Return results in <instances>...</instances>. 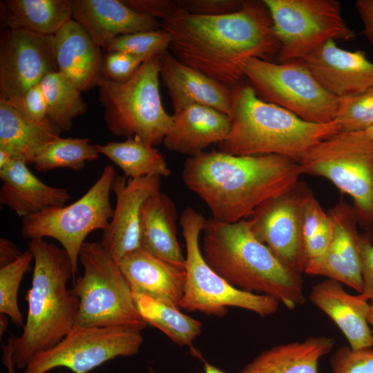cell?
I'll list each match as a JSON object with an SVG mask.
<instances>
[{
	"label": "cell",
	"instance_id": "6da1fadb",
	"mask_svg": "<svg viewBox=\"0 0 373 373\" xmlns=\"http://www.w3.org/2000/svg\"><path fill=\"white\" fill-rule=\"evenodd\" d=\"M160 23L171 36L175 58L230 87L245 78V61L268 60L280 50L264 0H242L238 11L218 16L180 10Z\"/></svg>",
	"mask_w": 373,
	"mask_h": 373
},
{
	"label": "cell",
	"instance_id": "7a4b0ae2",
	"mask_svg": "<svg viewBox=\"0 0 373 373\" xmlns=\"http://www.w3.org/2000/svg\"><path fill=\"white\" fill-rule=\"evenodd\" d=\"M303 174L298 162L284 156L235 155L213 150L189 157L182 178L209 207L212 218L233 223L290 191Z\"/></svg>",
	"mask_w": 373,
	"mask_h": 373
},
{
	"label": "cell",
	"instance_id": "3957f363",
	"mask_svg": "<svg viewBox=\"0 0 373 373\" xmlns=\"http://www.w3.org/2000/svg\"><path fill=\"white\" fill-rule=\"evenodd\" d=\"M201 236L204 260L232 286L271 296L289 309L305 303L300 274L260 242L246 220H206Z\"/></svg>",
	"mask_w": 373,
	"mask_h": 373
},
{
	"label": "cell",
	"instance_id": "277c9868",
	"mask_svg": "<svg viewBox=\"0 0 373 373\" xmlns=\"http://www.w3.org/2000/svg\"><path fill=\"white\" fill-rule=\"evenodd\" d=\"M231 128L218 144L235 155H278L300 162L321 142L340 133L336 121L316 124L260 99L249 83L231 87Z\"/></svg>",
	"mask_w": 373,
	"mask_h": 373
},
{
	"label": "cell",
	"instance_id": "5b68a950",
	"mask_svg": "<svg viewBox=\"0 0 373 373\" xmlns=\"http://www.w3.org/2000/svg\"><path fill=\"white\" fill-rule=\"evenodd\" d=\"M28 250L33 256L34 268L26 296L28 314L13 353L19 370L36 354L59 343L74 327L79 310L78 298L67 289L68 280L73 279L68 253L44 238L30 240Z\"/></svg>",
	"mask_w": 373,
	"mask_h": 373
},
{
	"label": "cell",
	"instance_id": "8992f818",
	"mask_svg": "<svg viewBox=\"0 0 373 373\" xmlns=\"http://www.w3.org/2000/svg\"><path fill=\"white\" fill-rule=\"evenodd\" d=\"M83 274L70 289L79 300L75 327L120 326L142 331L146 324L117 262L99 242L86 241L79 255Z\"/></svg>",
	"mask_w": 373,
	"mask_h": 373
},
{
	"label": "cell",
	"instance_id": "52a82bcc",
	"mask_svg": "<svg viewBox=\"0 0 373 373\" xmlns=\"http://www.w3.org/2000/svg\"><path fill=\"white\" fill-rule=\"evenodd\" d=\"M159 56L144 61L125 83L102 77L97 86L108 131L117 136L139 137L153 146L162 143L173 116L164 109L160 93Z\"/></svg>",
	"mask_w": 373,
	"mask_h": 373
},
{
	"label": "cell",
	"instance_id": "ba28073f",
	"mask_svg": "<svg viewBox=\"0 0 373 373\" xmlns=\"http://www.w3.org/2000/svg\"><path fill=\"white\" fill-rule=\"evenodd\" d=\"M206 220L192 207L186 208L180 216L186 247V279L180 308L216 316L226 315L229 307L247 309L262 317L275 314L279 307L278 300L232 286L206 262L200 247Z\"/></svg>",
	"mask_w": 373,
	"mask_h": 373
},
{
	"label": "cell",
	"instance_id": "9c48e42d",
	"mask_svg": "<svg viewBox=\"0 0 373 373\" xmlns=\"http://www.w3.org/2000/svg\"><path fill=\"white\" fill-rule=\"evenodd\" d=\"M303 174L323 177L353 200L358 222L373 231V138L338 133L314 146L299 162Z\"/></svg>",
	"mask_w": 373,
	"mask_h": 373
},
{
	"label": "cell",
	"instance_id": "30bf717a",
	"mask_svg": "<svg viewBox=\"0 0 373 373\" xmlns=\"http://www.w3.org/2000/svg\"><path fill=\"white\" fill-rule=\"evenodd\" d=\"M116 175L113 166L107 164L95 184L77 200L22 218L21 233L24 238L47 237L61 244L70 258L73 281L78 270L79 251L86 237L94 231H104L113 217L110 194Z\"/></svg>",
	"mask_w": 373,
	"mask_h": 373
},
{
	"label": "cell",
	"instance_id": "8fae6325",
	"mask_svg": "<svg viewBox=\"0 0 373 373\" xmlns=\"http://www.w3.org/2000/svg\"><path fill=\"white\" fill-rule=\"evenodd\" d=\"M242 70L244 77L264 101L309 122L335 120L341 98L326 90L300 61L274 63L252 58L245 61Z\"/></svg>",
	"mask_w": 373,
	"mask_h": 373
},
{
	"label": "cell",
	"instance_id": "7c38bea8",
	"mask_svg": "<svg viewBox=\"0 0 373 373\" xmlns=\"http://www.w3.org/2000/svg\"><path fill=\"white\" fill-rule=\"evenodd\" d=\"M280 44V63L301 60L329 41H350L356 33L337 0H264Z\"/></svg>",
	"mask_w": 373,
	"mask_h": 373
},
{
	"label": "cell",
	"instance_id": "4fadbf2b",
	"mask_svg": "<svg viewBox=\"0 0 373 373\" xmlns=\"http://www.w3.org/2000/svg\"><path fill=\"white\" fill-rule=\"evenodd\" d=\"M143 343L141 331L120 326L73 327L53 347L36 354L23 373H47L66 367L73 373H88L119 356L129 357Z\"/></svg>",
	"mask_w": 373,
	"mask_h": 373
},
{
	"label": "cell",
	"instance_id": "5bb4252c",
	"mask_svg": "<svg viewBox=\"0 0 373 373\" xmlns=\"http://www.w3.org/2000/svg\"><path fill=\"white\" fill-rule=\"evenodd\" d=\"M311 190L298 182L288 192L267 201L246 220L255 236L294 271L304 272L302 211Z\"/></svg>",
	"mask_w": 373,
	"mask_h": 373
},
{
	"label": "cell",
	"instance_id": "9a60e30c",
	"mask_svg": "<svg viewBox=\"0 0 373 373\" xmlns=\"http://www.w3.org/2000/svg\"><path fill=\"white\" fill-rule=\"evenodd\" d=\"M52 71H58L54 35L24 30L5 32L0 46V99L19 97Z\"/></svg>",
	"mask_w": 373,
	"mask_h": 373
},
{
	"label": "cell",
	"instance_id": "2e32d148",
	"mask_svg": "<svg viewBox=\"0 0 373 373\" xmlns=\"http://www.w3.org/2000/svg\"><path fill=\"white\" fill-rule=\"evenodd\" d=\"M334 233L332 241L320 257L307 263L304 272L325 276L343 283L359 293L363 289L361 236L354 207L341 202L331 208Z\"/></svg>",
	"mask_w": 373,
	"mask_h": 373
},
{
	"label": "cell",
	"instance_id": "e0dca14e",
	"mask_svg": "<svg viewBox=\"0 0 373 373\" xmlns=\"http://www.w3.org/2000/svg\"><path fill=\"white\" fill-rule=\"evenodd\" d=\"M160 179L155 175L134 179L124 175L115 178L112 191L116 196V204L99 242L117 262L140 247L141 208L148 198L160 191Z\"/></svg>",
	"mask_w": 373,
	"mask_h": 373
},
{
	"label": "cell",
	"instance_id": "ac0fdd59",
	"mask_svg": "<svg viewBox=\"0 0 373 373\" xmlns=\"http://www.w3.org/2000/svg\"><path fill=\"white\" fill-rule=\"evenodd\" d=\"M300 61L318 82L338 98L373 88V62L365 51L345 50L329 41Z\"/></svg>",
	"mask_w": 373,
	"mask_h": 373
},
{
	"label": "cell",
	"instance_id": "d6986e66",
	"mask_svg": "<svg viewBox=\"0 0 373 373\" xmlns=\"http://www.w3.org/2000/svg\"><path fill=\"white\" fill-rule=\"evenodd\" d=\"M160 76L171 97L173 113L194 104L229 116L232 88L184 64L169 50L159 56Z\"/></svg>",
	"mask_w": 373,
	"mask_h": 373
},
{
	"label": "cell",
	"instance_id": "ffe728a7",
	"mask_svg": "<svg viewBox=\"0 0 373 373\" xmlns=\"http://www.w3.org/2000/svg\"><path fill=\"white\" fill-rule=\"evenodd\" d=\"M73 19L99 48L105 50L119 36L160 28L155 18L135 11L119 0L73 1Z\"/></svg>",
	"mask_w": 373,
	"mask_h": 373
},
{
	"label": "cell",
	"instance_id": "44dd1931",
	"mask_svg": "<svg viewBox=\"0 0 373 373\" xmlns=\"http://www.w3.org/2000/svg\"><path fill=\"white\" fill-rule=\"evenodd\" d=\"M118 266L132 293L144 294L180 308L185 269L139 247L127 254Z\"/></svg>",
	"mask_w": 373,
	"mask_h": 373
},
{
	"label": "cell",
	"instance_id": "7402d4cb",
	"mask_svg": "<svg viewBox=\"0 0 373 373\" xmlns=\"http://www.w3.org/2000/svg\"><path fill=\"white\" fill-rule=\"evenodd\" d=\"M309 299L338 327L351 349L373 347L367 318L370 302L361 294H348L342 283L327 278L313 287Z\"/></svg>",
	"mask_w": 373,
	"mask_h": 373
},
{
	"label": "cell",
	"instance_id": "603a6c76",
	"mask_svg": "<svg viewBox=\"0 0 373 373\" xmlns=\"http://www.w3.org/2000/svg\"><path fill=\"white\" fill-rule=\"evenodd\" d=\"M172 116V124L162 143L166 149L189 157L224 140L231 128L229 115L206 106L191 105Z\"/></svg>",
	"mask_w": 373,
	"mask_h": 373
},
{
	"label": "cell",
	"instance_id": "cb8c5ba5",
	"mask_svg": "<svg viewBox=\"0 0 373 373\" xmlns=\"http://www.w3.org/2000/svg\"><path fill=\"white\" fill-rule=\"evenodd\" d=\"M57 69L81 91L97 86L102 77L103 57L87 31L73 19L54 35Z\"/></svg>",
	"mask_w": 373,
	"mask_h": 373
},
{
	"label": "cell",
	"instance_id": "d4e9b609",
	"mask_svg": "<svg viewBox=\"0 0 373 373\" xmlns=\"http://www.w3.org/2000/svg\"><path fill=\"white\" fill-rule=\"evenodd\" d=\"M0 202L22 218L48 208L64 206L68 189L49 186L37 178L25 162L15 160L0 171Z\"/></svg>",
	"mask_w": 373,
	"mask_h": 373
},
{
	"label": "cell",
	"instance_id": "484cf974",
	"mask_svg": "<svg viewBox=\"0 0 373 373\" xmlns=\"http://www.w3.org/2000/svg\"><path fill=\"white\" fill-rule=\"evenodd\" d=\"M178 213L173 201L161 191L143 203L140 218V247L184 269L185 256L178 239Z\"/></svg>",
	"mask_w": 373,
	"mask_h": 373
},
{
	"label": "cell",
	"instance_id": "4316f807",
	"mask_svg": "<svg viewBox=\"0 0 373 373\" xmlns=\"http://www.w3.org/2000/svg\"><path fill=\"white\" fill-rule=\"evenodd\" d=\"M334 344L332 338L321 336L278 345L258 354L241 373H318L319 360Z\"/></svg>",
	"mask_w": 373,
	"mask_h": 373
},
{
	"label": "cell",
	"instance_id": "83f0119b",
	"mask_svg": "<svg viewBox=\"0 0 373 373\" xmlns=\"http://www.w3.org/2000/svg\"><path fill=\"white\" fill-rule=\"evenodd\" d=\"M59 134L49 119L32 120L0 99V149L15 160L32 164L39 150Z\"/></svg>",
	"mask_w": 373,
	"mask_h": 373
},
{
	"label": "cell",
	"instance_id": "f1b7e54d",
	"mask_svg": "<svg viewBox=\"0 0 373 373\" xmlns=\"http://www.w3.org/2000/svg\"><path fill=\"white\" fill-rule=\"evenodd\" d=\"M71 0H5L1 19L10 30H24L41 35H55L73 19Z\"/></svg>",
	"mask_w": 373,
	"mask_h": 373
},
{
	"label": "cell",
	"instance_id": "f546056e",
	"mask_svg": "<svg viewBox=\"0 0 373 373\" xmlns=\"http://www.w3.org/2000/svg\"><path fill=\"white\" fill-rule=\"evenodd\" d=\"M99 154L107 157L124 173L127 178L155 175L168 177L171 170L163 155L155 146L137 137L123 142H109L97 144Z\"/></svg>",
	"mask_w": 373,
	"mask_h": 373
},
{
	"label": "cell",
	"instance_id": "4dcf8cb0",
	"mask_svg": "<svg viewBox=\"0 0 373 373\" xmlns=\"http://www.w3.org/2000/svg\"><path fill=\"white\" fill-rule=\"evenodd\" d=\"M133 297L146 324L157 328L179 346H191L201 333L202 323L180 312V308L144 294L133 293Z\"/></svg>",
	"mask_w": 373,
	"mask_h": 373
},
{
	"label": "cell",
	"instance_id": "1f68e13d",
	"mask_svg": "<svg viewBox=\"0 0 373 373\" xmlns=\"http://www.w3.org/2000/svg\"><path fill=\"white\" fill-rule=\"evenodd\" d=\"M40 85L46 102L48 119L60 133L70 131L73 119L87 108L82 91L59 71L47 74Z\"/></svg>",
	"mask_w": 373,
	"mask_h": 373
},
{
	"label": "cell",
	"instance_id": "d6a6232c",
	"mask_svg": "<svg viewBox=\"0 0 373 373\" xmlns=\"http://www.w3.org/2000/svg\"><path fill=\"white\" fill-rule=\"evenodd\" d=\"M96 145L87 138L59 137L44 146L36 155L33 162L38 171L46 172L57 168L82 170L86 162L99 158Z\"/></svg>",
	"mask_w": 373,
	"mask_h": 373
},
{
	"label": "cell",
	"instance_id": "836d02e7",
	"mask_svg": "<svg viewBox=\"0 0 373 373\" xmlns=\"http://www.w3.org/2000/svg\"><path fill=\"white\" fill-rule=\"evenodd\" d=\"M32 260L33 256L28 249L15 262L0 267V314L8 316L18 327L25 324L18 305V292Z\"/></svg>",
	"mask_w": 373,
	"mask_h": 373
},
{
	"label": "cell",
	"instance_id": "e575fe53",
	"mask_svg": "<svg viewBox=\"0 0 373 373\" xmlns=\"http://www.w3.org/2000/svg\"><path fill=\"white\" fill-rule=\"evenodd\" d=\"M171 41L170 34L160 28L119 36L110 41L106 50L126 52L144 61L169 50Z\"/></svg>",
	"mask_w": 373,
	"mask_h": 373
},
{
	"label": "cell",
	"instance_id": "d590c367",
	"mask_svg": "<svg viewBox=\"0 0 373 373\" xmlns=\"http://www.w3.org/2000/svg\"><path fill=\"white\" fill-rule=\"evenodd\" d=\"M340 133L364 131L373 124V88L341 98L335 120Z\"/></svg>",
	"mask_w": 373,
	"mask_h": 373
},
{
	"label": "cell",
	"instance_id": "8d00e7d4",
	"mask_svg": "<svg viewBox=\"0 0 373 373\" xmlns=\"http://www.w3.org/2000/svg\"><path fill=\"white\" fill-rule=\"evenodd\" d=\"M333 373H373V349L339 347L331 356Z\"/></svg>",
	"mask_w": 373,
	"mask_h": 373
},
{
	"label": "cell",
	"instance_id": "74e56055",
	"mask_svg": "<svg viewBox=\"0 0 373 373\" xmlns=\"http://www.w3.org/2000/svg\"><path fill=\"white\" fill-rule=\"evenodd\" d=\"M144 62L140 58L121 51H110L103 57L102 77L117 83L128 82Z\"/></svg>",
	"mask_w": 373,
	"mask_h": 373
},
{
	"label": "cell",
	"instance_id": "f35d334b",
	"mask_svg": "<svg viewBox=\"0 0 373 373\" xmlns=\"http://www.w3.org/2000/svg\"><path fill=\"white\" fill-rule=\"evenodd\" d=\"M6 102L21 114L32 120L44 122L48 119L46 102L40 84L32 86L23 95Z\"/></svg>",
	"mask_w": 373,
	"mask_h": 373
},
{
	"label": "cell",
	"instance_id": "ab89813d",
	"mask_svg": "<svg viewBox=\"0 0 373 373\" xmlns=\"http://www.w3.org/2000/svg\"><path fill=\"white\" fill-rule=\"evenodd\" d=\"M182 10L202 16H218L240 9L242 0H178Z\"/></svg>",
	"mask_w": 373,
	"mask_h": 373
},
{
	"label": "cell",
	"instance_id": "60d3db41",
	"mask_svg": "<svg viewBox=\"0 0 373 373\" xmlns=\"http://www.w3.org/2000/svg\"><path fill=\"white\" fill-rule=\"evenodd\" d=\"M327 218V213L323 211L312 191H310L305 198L302 211L303 247V244L319 229Z\"/></svg>",
	"mask_w": 373,
	"mask_h": 373
},
{
	"label": "cell",
	"instance_id": "b9f144b4",
	"mask_svg": "<svg viewBox=\"0 0 373 373\" xmlns=\"http://www.w3.org/2000/svg\"><path fill=\"white\" fill-rule=\"evenodd\" d=\"M333 233V223L328 215L319 229L303 244L305 267L307 262L321 256L325 252L332 241Z\"/></svg>",
	"mask_w": 373,
	"mask_h": 373
},
{
	"label": "cell",
	"instance_id": "7bdbcfd3",
	"mask_svg": "<svg viewBox=\"0 0 373 373\" xmlns=\"http://www.w3.org/2000/svg\"><path fill=\"white\" fill-rule=\"evenodd\" d=\"M130 8L162 20L171 17L182 8L178 0H122Z\"/></svg>",
	"mask_w": 373,
	"mask_h": 373
},
{
	"label": "cell",
	"instance_id": "ee69618b",
	"mask_svg": "<svg viewBox=\"0 0 373 373\" xmlns=\"http://www.w3.org/2000/svg\"><path fill=\"white\" fill-rule=\"evenodd\" d=\"M361 257L363 289L360 293L373 303V243L370 234L361 236Z\"/></svg>",
	"mask_w": 373,
	"mask_h": 373
},
{
	"label": "cell",
	"instance_id": "f6af8a7d",
	"mask_svg": "<svg viewBox=\"0 0 373 373\" xmlns=\"http://www.w3.org/2000/svg\"><path fill=\"white\" fill-rule=\"evenodd\" d=\"M355 8L363 23V33L373 45V0H357Z\"/></svg>",
	"mask_w": 373,
	"mask_h": 373
},
{
	"label": "cell",
	"instance_id": "bcb514c9",
	"mask_svg": "<svg viewBox=\"0 0 373 373\" xmlns=\"http://www.w3.org/2000/svg\"><path fill=\"white\" fill-rule=\"evenodd\" d=\"M22 253L10 240L0 238V267L15 262Z\"/></svg>",
	"mask_w": 373,
	"mask_h": 373
},
{
	"label": "cell",
	"instance_id": "7dc6e473",
	"mask_svg": "<svg viewBox=\"0 0 373 373\" xmlns=\"http://www.w3.org/2000/svg\"><path fill=\"white\" fill-rule=\"evenodd\" d=\"M16 337L11 336L8 343L2 346V362L7 369L8 373H15L17 368L13 358Z\"/></svg>",
	"mask_w": 373,
	"mask_h": 373
},
{
	"label": "cell",
	"instance_id": "c3c4849f",
	"mask_svg": "<svg viewBox=\"0 0 373 373\" xmlns=\"http://www.w3.org/2000/svg\"><path fill=\"white\" fill-rule=\"evenodd\" d=\"M15 159L8 152L0 149V171L8 168L13 162Z\"/></svg>",
	"mask_w": 373,
	"mask_h": 373
},
{
	"label": "cell",
	"instance_id": "681fc988",
	"mask_svg": "<svg viewBox=\"0 0 373 373\" xmlns=\"http://www.w3.org/2000/svg\"><path fill=\"white\" fill-rule=\"evenodd\" d=\"M149 373H158L153 368H149ZM204 373H227L220 370L218 367H216L211 364L204 362Z\"/></svg>",
	"mask_w": 373,
	"mask_h": 373
},
{
	"label": "cell",
	"instance_id": "f907efd6",
	"mask_svg": "<svg viewBox=\"0 0 373 373\" xmlns=\"http://www.w3.org/2000/svg\"><path fill=\"white\" fill-rule=\"evenodd\" d=\"M8 326V320L7 316L0 314V336L2 337Z\"/></svg>",
	"mask_w": 373,
	"mask_h": 373
},
{
	"label": "cell",
	"instance_id": "816d5d0a",
	"mask_svg": "<svg viewBox=\"0 0 373 373\" xmlns=\"http://www.w3.org/2000/svg\"><path fill=\"white\" fill-rule=\"evenodd\" d=\"M367 318L369 325L372 326L371 331L373 336V303H370V306H369V309H368V312L367 314Z\"/></svg>",
	"mask_w": 373,
	"mask_h": 373
},
{
	"label": "cell",
	"instance_id": "f5cc1de1",
	"mask_svg": "<svg viewBox=\"0 0 373 373\" xmlns=\"http://www.w3.org/2000/svg\"><path fill=\"white\" fill-rule=\"evenodd\" d=\"M362 131L366 136L373 138V124L367 129Z\"/></svg>",
	"mask_w": 373,
	"mask_h": 373
},
{
	"label": "cell",
	"instance_id": "db71d44e",
	"mask_svg": "<svg viewBox=\"0 0 373 373\" xmlns=\"http://www.w3.org/2000/svg\"><path fill=\"white\" fill-rule=\"evenodd\" d=\"M57 373H62V372H57Z\"/></svg>",
	"mask_w": 373,
	"mask_h": 373
}]
</instances>
